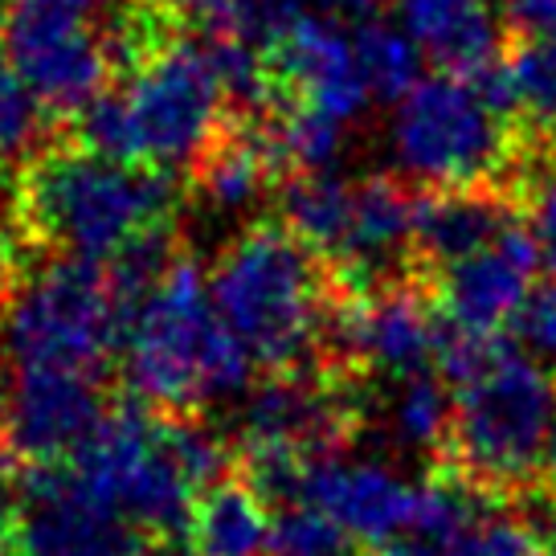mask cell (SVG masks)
Here are the masks:
<instances>
[{
	"instance_id": "cell-11",
	"label": "cell",
	"mask_w": 556,
	"mask_h": 556,
	"mask_svg": "<svg viewBox=\"0 0 556 556\" xmlns=\"http://www.w3.org/2000/svg\"><path fill=\"white\" fill-rule=\"evenodd\" d=\"M303 504H315L365 544H393L417 532L421 483H405L397 470L381 463H344L336 454L312 458L303 475Z\"/></svg>"
},
{
	"instance_id": "cell-10",
	"label": "cell",
	"mask_w": 556,
	"mask_h": 556,
	"mask_svg": "<svg viewBox=\"0 0 556 556\" xmlns=\"http://www.w3.org/2000/svg\"><path fill=\"white\" fill-rule=\"evenodd\" d=\"M106 397L94 372L62 365L13 368L0 397V430L13 451L29 463H66L78 454L99 421L106 417Z\"/></svg>"
},
{
	"instance_id": "cell-36",
	"label": "cell",
	"mask_w": 556,
	"mask_h": 556,
	"mask_svg": "<svg viewBox=\"0 0 556 556\" xmlns=\"http://www.w3.org/2000/svg\"><path fill=\"white\" fill-rule=\"evenodd\" d=\"M176 4H185V9H189V4H192V0H176Z\"/></svg>"
},
{
	"instance_id": "cell-24",
	"label": "cell",
	"mask_w": 556,
	"mask_h": 556,
	"mask_svg": "<svg viewBox=\"0 0 556 556\" xmlns=\"http://www.w3.org/2000/svg\"><path fill=\"white\" fill-rule=\"evenodd\" d=\"M454 421V393L442 377L426 368L401 377V393L393 397V434L414 451H442Z\"/></svg>"
},
{
	"instance_id": "cell-29",
	"label": "cell",
	"mask_w": 556,
	"mask_h": 556,
	"mask_svg": "<svg viewBox=\"0 0 556 556\" xmlns=\"http://www.w3.org/2000/svg\"><path fill=\"white\" fill-rule=\"evenodd\" d=\"M523 226L532 229L540 262L556 275V156H548L536 173L523 180Z\"/></svg>"
},
{
	"instance_id": "cell-9",
	"label": "cell",
	"mask_w": 556,
	"mask_h": 556,
	"mask_svg": "<svg viewBox=\"0 0 556 556\" xmlns=\"http://www.w3.org/2000/svg\"><path fill=\"white\" fill-rule=\"evenodd\" d=\"M25 556H160V540L90 500L66 463H29L21 475Z\"/></svg>"
},
{
	"instance_id": "cell-23",
	"label": "cell",
	"mask_w": 556,
	"mask_h": 556,
	"mask_svg": "<svg viewBox=\"0 0 556 556\" xmlns=\"http://www.w3.org/2000/svg\"><path fill=\"white\" fill-rule=\"evenodd\" d=\"M312 0H192L189 21H201L208 37H242L258 50H270Z\"/></svg>"
},
{
	"instance_id": "cell-1",
	"label": "cell",
	"mask_w": 556,
	"mask_h": 556,
	"mask_svg": "<svg viewBox=\"0 0 556 556\" xmlns=\"http://www.w3.org/2000/svg\"><path fill=\"white\" fill-rule=\"evenodd\" d=\"M180 192L173 168L123 164L83 143L41 148L25 160L17 192L21 233L53 254L111 262L148 229L173 226Z\"/></svg>"
},
{
	"instance_id": "cell-18",
	"label": "cell",
	"mask_w": 556,
	"mask_h": 556,
	"mask_svg": "<svg viewBox=\"0 0 556 556\" xmlns=\"http://www.w3.org/2000/svg\"><path fill=\"white\" fill-rule=\"evenodd\" d=\"M9 66L29 83V90L46 103L50 115H70V119L87 103H94L115 78L106 37H99L94 29L50 41V46H37V50L13 53Z\"/></svg>"
},
{
	"instance_id": "cell-25",
	"label": "cell",
	"mask_w": 556,
	"mask_h": 556,
	"mask_svg": "<svg viewBox=\"0 0 556 556\" xmlns=\"http://www.w3.org/2000/svg\"><path fill=\"white\" fill-rule=\"evenodd\" d=\"M356 53H361V66H365L368 90L377 99H393L397 103L405 90L417 83V58L421 50L414 46V37L405 29H393L384 21H361L356 29Z\"/></svg>"
},
{
	"instance_id": "cell-34",
	"label": "cell",
	"mask_w": 556,
	"mask_h": 556,
	"mask_svg": "<svg viewBox=\"0 0 556 556\" xmlns=\"http://www.w3.org/2000/svg\"><path fill=\"white\" fill-rule=\"evenodd\" d=\"M540 479H544V486H548V495H556V430H553V438H548V451H544Z\"/></svg>"
},
{
	"instance_id": "cell-27",
	"label": "cell",
	"mask_w": 556,
	"mask_h": 556,
	"mask_svg": "<svg viewBox=\"0 0 556 556\" xmlns=\"http://www.w3.org/2000/svg\"><path fill=\"white\" fill-rule=\"evenodd\" d=\"M270 556H352V536L328 511L299 500L270 523Z\"/></svg>"
},
{
	"instance_id": "cell-17",
	"label": "cell",
	"mask_w": 556,
	"mask_h": 556,
	"mask_svg": "<svg viewBox=\"0 0 556 556\" xmlns=\"http://www.w3.org/2000/svg\"><path fill=\"white\" fill-rule=\"evenodd\" d=\"M189 185L213 208H245L270 185H282L258 115H229L217 139L192 160Z\"/></svg>"
},
{
	"instance_id": "cell-13",
	"label": "cell",
	"mask_w": 556,
	"mask_h": 556,
	"mask_svg": "<svg viewBox=\"0 0 556 556\" xmlns=\"http://www.w3.org/2000/svg\"><path fill=\"white\" fill-rule=\"evenodd\" d=\"M278 94L319 106L336 119H356L372 99L356 53V37H348L336 17L307 13L266 50Z\"/></svg>"
},
{
	"instance_id": "cell-15",
	"label": "cell",
	"mask_w": 556,
	"mask_h": 556,
	"mask_svg": "<svg viewBox=\"0 0 556 556\" xmlns=\"http://www.w3.org/2000/svg\"><path fill=\"white\" fill-rule=\"evenodd\" d=\"M491 111L511 119L528 139L556 143V37L520 34L475 78Z\"/></svg>"
},
{
	"instance_id": "cell-20",
	"label": "cell",
	"mask_w": 556,
	"mask_h": 556,
	"mask_svg": "<svg viewBox=\"0 0 556 556\" xmlns=\"http://www.w3.org/2000/svg\"><path fill=\"white\" fill-rule=\"evenodd\" d=\"M278 208H282V226L291 229L299 242L312 245L328 266L340 258L348 226H352V185L328 173L287 176Z\"/></svg>"
},
{
	"instance_id": "cell-37",
	"label": "cell",
	"mask_w": 556,
	"mask_h": 556,
	"mask_svg": "<svg viewBox=\"0 0 556 556\" xmlns=\"http://www.w3.org/2000/svg\"><path fill=\"white\" fill-rule=\"evenodd\" d=\"M0 13H4V9H0Z\"/></svg>"
},
{
	"instance_id": "cell-8",
	"label": "cell",
	"mask_w": 556,
	"mask_h": 556,
	"mask_svg": "<svg viewBox=\"0 0 556 556\" xmlns=\"http://www.w3.org/2000/svg\"><path fill=\"white\" fill-rule=\"evenodd\" d=\"M115 90L127 111L136 164L152 168L192 164L229 119V99L208 46H197L185 34L123 70Z\"/></svg>"
},
{
	"instance_id": "cell-38",
	"label": "cell",
	"mask_w": 556,
	"mask_h": 556,
	"mask_svg": "<svg viewBox=\"0 0 556 556\" xmlns=\"http://www.w3.org/2000/svg\"><path fill=\"white\" fill-rule=\"evenodd\" d=\"M0 303H4V299H0Z\"/></svg>"
},
{
	"instance_id": "cell-21",
	"label": "cell",
	"mask_w": 556,
	"mask_h": 556,
	"mask_svg": "<svg viewBox=\"0 0 556 556\" xmlns=\"http://www.w3.org/2000/svg\"><path fill=\"white\" fill-rule=\"evenodd\" d=\"M548 540L528 520H479L442 540H393L372 556H544Z\"/></svg>"
},
{
	"instance_id": "cell-5",
	"label": "cell",
	"mask_w": 556,
	"mask_h": 556,
	"mask_svg": "<svg viewBox=\"0 0 556 556\" xmlns=\"http://www.w3.org/2000/svg\"><path fill=\"white\" fill-rule=\"evenodd\" d=\"M393 148L405 173L430 189L507 185L520 197L540 152L556 143L523 136L516 123L483 103L470 78L434 74L417 78L397 99Z\"/></svg>"
},
{
	"instance_id": "cell-7",
	"label": "cell",
	"mask_w": 556,
	"mask_h": 556,
	"mask_svg": "<svg viewBox=\"0 0 556 556\" xmlns=\"http://www.w3.org/2000/svg\"><path fill=\"white\" fill-rule=\"evenodd\" d=\"M66 467L90 500L127 516L156 540H173L189 528L201 486L176 458L168 417L156 414L148 401H115L99 430L78 446L74 458H66Z\"/></svg>"
},
{
	"instance_id": "cell-33",
	"label": "cell",
	"mask_w": 556,
	"mask_h": 556,
	"mask_svg": "<svg viewBox=\"0 0 556 556\" xmlns=\"http://www.w3.org/2000/svg\"><path fill=\"white\" fill-rule=\"evenodd\" d=\"M13 540H21V516L9 504H0V553H9Z\"/></svg>"
},
{
	"instance_id": "cell-14",
	"label": "cell",
	"mask_w": 556,
	"mask_h": 556,
	"mask_svg": "<svg viewBox=\"0 0 556 556\" xmlns=\"http://www.w3.org/2000/svg\"><path fill=\"white\" fill-rule=\"evenodd\" d=\"M523 222V201L507 185H463V189L417 192L414 270L421 278L446 270L500 242Z\"/></svg>"
},
{
	"instance_id": "cell-4",
	"label": "cell",
	"mask_w": 556,
	"mask_h": 556,
	"mask_svg": "<svg viewBox=\"0 0 556 556\" xmlns=\"http://www.w3.org/2000/svg\"><path fill=\"white\" fill-rule=\"evenodd\" d=\"M556 430V381L523 348L500 344L470 381L454 384V421L438 467L483 495H523Z\"/></svg>"
},
{
	"instance_id": "cell-30",
	"label": "cell",
	"mask_w": 556,
	"mask_h": 556,
	"mask_svg": "<svg viewBox=\"0 0 556 556\" xmlns=\"http://www.w3.org/2000/svg\"><path fill=\"white\" fill-rule=\"evenodd\" d=\"M504 17L520 34H548L556 37V0H500Z\"/></svg>"
},
{
	"instance_id": "cell-22",
	"label": "cell",
	"mask_w": 556,
	"mask_h": 556,
	"mask_svg": "<svg viewBox=\"0 0 556 556\" xmlns=\"http://www.w3.org/2000/svg\"><path fill=\"white\" fill-rule=\"evenodd\" d=\"M0 41L4 53H25L62 37L87 34L103 0H4L0 4Z\"/></svg>"
},
{
	"instance_id": "cell-28",
	"label": "cell",
	"mask_w": 556,
	"mask_h": 556,
	"mask_svg": "<svg viewBox=\"0 0 556 556\" xmlns=\"http://www.w3.org/2000/svg\"><path fill=\"white\" fill-rule=\"evenodd\" d=\"M520 348L556 377V275L536 282L511 319Z\"/></svg>"
},
{
	"instance_id": "cell-6",
	"label": "cell",
	"mask_w": 556,
	"mask_h": 556,
	"mask_svg": "<svg viewBox=\"0 0 556 556\" xmlns=\"http://www.w3.org/2000/svg\"><path fill=\"white\" fill-rule=\"evenodd\" d=\"M127 315L106 262L53 254L0 303V356L94 372L123 344Z\"/></svg>"
},
{
	"instance_id": "cell-31",
	"label": "cell",
	"mask_w": 556,
	"mask_h": 556,
	"mask_svg": "<svg viewBox=\"0 0 556 556\" xmlns=\"http://www.w3.org/2000/svg\"><path fill=\"white\" fill-rule=\"evenodd\" d=\"M331 13H340L348 21H372L381 17L389 4H401V0H328Z\"/></svg>"
},
{
	"instance_id": "cell-35",
	"label": "cell",
	"mask_w": 556,
	"mask_h": 556,
	"mask_svg": "<svg viewBox=\"0 0 556 556\" xmlns=\"http://www.w3.org/2000/svg\"><path fill=\"white\" fill-rule=\"evenodd\" d=\"M0 556H25V553H13V548H9V553H0Z\"/></svg>"
},
{
	"instance_id": "cell-32",
	"label": "cell",
	"mask_w": 556,
	"mask_h": 556,
	"mask_svg": "<svg viewBox=\"0 0 556 556\" xmlns=\"http://www.w3.org/2000/svg\"><path fill=\"white\" fill-rule=\"evenodd\" d=\"M17 458L21 454L13 451V442H9L4 430H0V495H4V486L17 479Z\"/></svg>"
},
{
	"instance_id": "cell-2",
	"label": "cell",
	"mask_w": 556,
	"mask_h": 556,
	"mask_svg": "<svg viewBox=\"0 0 556 556\" xmlns=\"http://www.w3.org/2000/svg\"><path fill=\"white\" fill-rule=\"evenodd\" d=\"M226 328L266 372L324 368V331L336 299L331 266L278 222L238 233L208 275Z\"/></svg>"
},
{
	"instance_id": "cell-26",
	"label": "cell",
	"mask_w": 556,
	"mask_h": 556,
	"mask_svg": "<svg viewBox=\"0 0 556 556\" xmlns=\"http://www.w3.org/2000/svg\"><path fill=\"white\" fill-rule=\"evenodd\" d=\"M50 111L13 66H0V164H25L46 143Z\"/></svg>"
},
{
	"instance_id": "cell-3",
	"label": "cell",
	"mask_w": 556,
	"mask_h": 556,
	"mask_svg": "<svg viewBox=\"0 0 556 556\" xmlns=\"http://www.w3.org/2000/svg\"><path fill=\"white\" fill-rule=\"evenodd\" d=\"M123 352L131 393L168 417H192L205 401L245 389L254 372V356L217 315L208 278L189 254H176L136 303Z\"/></svg>"
},
{
	"instance_id": "cell-12",
	"label": "cell",
	"mask_w": 556,
	"mask_h": 556,
	"mask_svg": "<svg viewBox=\"0 0 556 556\" xmlns=\"http://www.w3.org/2000/svg\"><path fill=\"white\" fill-rule=\"evenodd\" d=\"M540 266L544 262H540L536 238L520 222V226L507 229L500 242L438 270L426 282H430L438 312L446 324L470 331H500L516 319L520 303L536 287L532 278Z\"/></svg>"
},
{
	"instance_id": "cell-19",
	"label": "cell",
	"mask_w": 556,
	"mask_h": 556,
	"mask_svg": "<svg viewBox=\"0 0 556 556\" xmlns=\"http://www.w3.org/2000/svg\"><path fill=\"white\" fill-rule=\"evenodd\" d=\"M270 504L242 475L222 479L192 504L189 556H270Z\"/></svg>"
},
{
	"instance_id": "cell-16",
	"label": "cell",
	"mask_w": 556,
	"mask_h": 556,
	"mask_svg": "<svg viewBox=\"0 0 556 556\" xmlns=\"http://www.w3.org/2000/svg\"><path fill=\"white\" fill-rule=\"evenodd\" d=\"M401 25L442 74L475 78L504 53V21L491 0H401Z\"/></svg>"
}]
</instances>
